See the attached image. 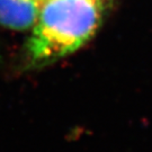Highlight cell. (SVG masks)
<instances>
[{"label":"cell","instance_id":"6da1fadb","mask_svg":"<svg viewBox=\"0 0 152 152\" xmlns=\"http://www.w3.org/2000/svg\"><path fill=\"white\" fill-rule=\"evenodd\" d=\"M100 0H44L29 41V56L41 64L75 52L95 34Z\"/></svg>","mask_w":152,"mask_h":152},{"label":"cell","instance_id":"7a4b0ae2","mask_svg":"<svg viewBox=\"0 0 152 152\" xmlns=\"http://www.w3.org/2000/svg\"><path fill=\"white\" fill-rule=\"evenodd\" d=\"M41 0H0V25L9 29L24 31L35 25Z\"/></svg>","mask_w":152,"mask_h":152},{"label":"cell","instance_id":"3957f363","mask_svg":"<svg viewBox=\"0 0 152 152\" xmlns=\"http://www.w3.org/2000/svg\"><path fill=\"white\" fill-rule=\"evenodd\" d=\"M41 1H44V0H41Z\"/></svg>","mask_w":152,"mask_h":152}]
</instances>
